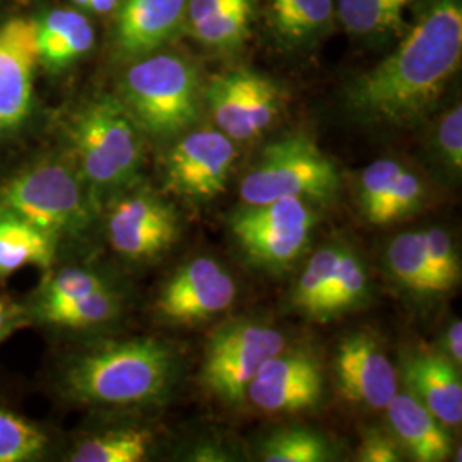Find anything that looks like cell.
I'll return each mask as SVG.
<instances>
[{"label":"cell","instance_id":"1","mask_svg":"<svg viewBox=\"0 0 462 462\" xmlns=\"http://www.w3.org/2000/svg\"><path fill=\"white\" fill-rule=\"evenodd\" d=\"M461 57V0H429L396 50L349 83L347 108L372 124L414 127L435 108Z\"/></svg>","mask_w":462,"mask_h":462},{"label":"cell","instance_id":"2","mask_svg":"<svg viewBox=\"0 0 462 462\" xmlns=\"http://www.w3.org/2000/svg\"><path fill=\"white\" fill-rule=\"evenodd\" d=\"M177 374V353L163 339L97 337L69 349L55 362L50 389L69 406L146 411L165 404Z\"/></svg>","mask_w":462,"mask_h":462},{"label":"cell","instance_id":"3","mask_svg":"<svg viewBox=\"0 0 462 462\" xmlns=\"http://www.w3.org/2000/svg\"><path fill=\"white\" fill-rule=\"evenodd\" d=\"M0 216L47 233L60 257L86 245L99 225V209L64 149H42L0 173Z\"/></svg>","mask_w":462,"mask_h":462},{"label":"cell","instance_id":"4","mask_svg":"<svg viewBox=\"0 0 462 462\" xmlns=\"http://www.w3.org/2000/svg\"><path fill=\"white\" fill-rule=\"evenodd\" d=\"M59 143L86 183L98 209L143 182L146 135L116 95L98 93L66 110L57 124Z\"/></svg>","mask_w":462,"mask_h":462},{"label":"cell","instance_id":"5","mask_svg":"<svg viewBox=\"0 0 462 462\" xmlns=\"http://www.w3.org/2000/svg\"><path fill=\"white\" fill-rule=\"evenodd\" d=\"M30 326L53 336H88L116 324L127 298L110 276L67 255L42 271L33 290L21 300Z\"/></svg>","mask_w":462,"mask_h":462},{"label":"cell","instance_id":"6","mask_svg":"<svg viewBox=\"0 0 462 462\" xmlns=\"http://www.w3.org/2000/svg\"><path fill=\"white\" fill-rule=\"evenodd\" d=\"M116 97L146 139L168 141L187 133L200 116L202 86L196 66L177 53L154 51L129 62Z\"/></svg>","mask_w":462,"mask_h":462},{"label":"cell","instance_id":"7","mask_svg":"<svg viewBox=\"0 0 462 462\" xmlns=\"http://www.w3.org/2000/svg\"><path fill=\"white\" fill-rule=\"evenodd\" d=\"M341 179L337 166L310 135L286 134L267 144L242 179L244 204H265L282 198H300L314 204L337 199Z\"/></svg>","mask_w":462,"mask_h":462},{"label":"cell","instance_id":"8","mask_svg":"<svg viewBox=\"0 0 462 462\" xmlns=\"http://www.w3.org/2000/svg\"><path fill=\"white\" fill-rule=\"evenodd\" d=\"M99 223L110 250L131 264H148L180 238V217L168 199L143 182L108 199Z\"/></svg>","mask_w":462,"mask_h":462},{"label":"cell","instance_id":"9","mask_svg":"<svg viewBox=\"0 0 462 462\" xmlns=\"http://www.w3.org/2000/svg\"><path fill=\"white\" fill-rule=\"evenodd\" d=\"M315 223L310 202L300 198L245 204L230 217L231 233L248 261L269 271L297 261L310 242Z\"/></svg>","mask_w":462,"mask_h":462},{"label":"cell","instance_id":"10","mask_svg":"<svg viewBox=\"0 0 462 462\" xmlns=\"http://www.w3.org/2000/svg\"><path fill=\"white\" fill-rule=\"evenodd\" d=\"M282 349L284 337L278 329L255 322L226 324L206 345L202 385L225 404H242L250 382Z\"/></svg>","mask_w":462,"mask_h":462},{"label":"cell","instance_id":"11","mask_svg":"<svg viewBox=\"0 0 462 462\" xmlns=\"http://www.w3.org/2000/svg\"><path fill=\"white\" fill-rule=\"evenodd\" d=\"M217 131L235 143H247L265 133L281 116L284 93L280 84L254 69L221 72L202 89Z\"/></svg>","mask_w":462,"mask_h":462},{"label":"cell","instance_id":"12","mask_svg":"<svg viewBox=\"0 0 462 462\" xmlns=\"http://www.w3.org/2000/svg\"><path fill=\"white\" fill-rule=\"evenodd\" d=\"M236 149L221 131H190L168 151L163 192L187 202H209L226 190Z\"/></svg>","mask_w":462,"mask_h":462},{"label":"cell","instance_id":"13","mask_svg":"<svg viewBox=\"0 0 462 462\" xmlns=\"http://www.w3.org/2000/svg\"><path fill=\"white\" fill-rule=\"evenodd\" d=\"M235 297L236 284L230 273L211 257H198L163 282L154 312L166 324L190 326L228 310Z\"/></svg>","mask_w":462,"mask_h":462},{"label":"cell","instance_id":"14","mask_svg":"<svg viewBox=\"0 0 462 462\" xmlns=\"http://www.w3.org/2000/svg\"><path fill=\"white\" fill-rule=\"evenodd\" d=\"M38 51L34 24L13 17L0 24V144L14 141L34 112Z\"/></svg>","mask_w":462,"mask_h":462},{"label":"cell","instance_id":"15","mask_svg":"<svg viewBox=\"0 0 462 462\" xmlns=\"http://www.w3.org/2000/svg\"><path fill=\"white\" fill-rule=\"evenodd\" d=\"M322 370L315 358L301 351H281L269 358L245 393V399L267 413L310 410L322 401Z\"/></svg>","mask_w":462,"mask_h":462},{"label":"cell","instance_id":"16","mask_svg":"<svg viewBox=\"0 0 462 462\" xmlns=\"http://www.w3.org/2000/svg\"><path fill=\"white\" fill-rule=\"evenodd\" d=\"M334 372L345 399L370 410H385L397 393V372L372 334L355 332L336 349Z\"/></svg>","mask_w":462,"mask_h":462},{"label":"cell","instance_id":"17","mask_svg":"<svg viewBox=\"0 0 462 462\" xmlns=\"http://www.w3.org/2000/svg\"><path fill=\"white\" fill-rule=\"evenodd\" d=\"M189 0H120L116 9L114 50L124 62L163 49L183 30Z\"/></svg>","mask_w":462,"mask_h":462},{"label":"cell","instance_id":"18","mask_svg":"<svg viewBox=\"0 0 462 462\" xmlns=\"http://www.w3.org/2000/svg\"><path fill=\"white\" fill-rule=\"evenodd\" d=\"M423 200V182L396 160H377L358 179L360 209L374 226H387L413 215Z\"/></svg>","mask_w":462,"mask_h":462},{"label":"cell","instance_id":"19","mask_svg":"<svg viewBox=\"0 0 462 462\" xmlns=\"http://www.w3.org/2000/svg\"><path fill=\"white\" fill-rule=\"evenodd\" d=\"M156 430L137 420L103 423L59 440L53 459L66 462H141L156 447Z\"/></svg>","mask_w":462,"mask_h":462},{"label":"cell","instance_id":"20","mask_svg":"<svg viewBox=\"0 0 462 462\" xmlns=\"http://www.w3.org/2000/svg\"><path fill=\"white\" fill-rule=\"evenodd\" d=\"M402 379L413 396L446 427L461 425V374L444 353L431 349L408 353L402 360Z\"/></svg>","mask_w":462,"mask_h":462},{"label":"cell","instance_id":"21","mask_svg":"<svg viewBox=\"0 0 462 462\" xmlns=\"http://www.w3.org/2000/svg\"><path fill=\"white\" fill-rule=\"evenodd\" d=\"M38 66L49 74H62L95 47V30L79 9L59 7L34 19Z\"/></svg>","mask_w":462,"mask_h":462},{"label":"cell","instance_id":"22","mask_svg":"<svg viewBox=\"0 0 462 462\" xmlns=\"http://www.w3.org/2000/svg\"><path fill=\"white\" fill-rule=\"evenodd\" d=\"M385 410L393 435L414 461L442 462L450 456L446 425L413 394L396 393Z\"/></svg>","mask_w":462,"mask_h":462},{"label":"cell","instance_id":"23","mask_svg":"<svg viewBox=\"0 0 462 462\" xmlns=\"http://www.w3.org/2000/svg\"><path fill=\"white\" fill-rule=\"evenodd\" d=\"M255 0H189L183 30L206 49H240L250 33Z\"/></svg>","mask_w":462,"mask_h":462},{"label":"cell","instance_id":"24","mask_svg":"<svg viewBox=\"0 0 462 462\" xmlns=\"http://www.w3.org/2000/svg\"><path fill=\"white\" fill-rule=\"evenodd\" d=\"M265 16L281 47L307 49L329 33L336 0H265Z\"/></svg>","mask_w":462,"mask_h":462},{"label":"cell","instance_id":"25","mask_svg":"<svg viewBox=\"0 0 462 462\" xmlns=\"http://www.w3.org/2000/svg\"><path fill=\"white\" fill-rule=\"evenodd\" d=\"M59 437L49 425L0 396V462H45L55 457Z\"/></svg>","mask_w":462,"mask_h":462},{"label":"cell","instance_id":"26","mask_svg":"<svg viewBox=\"0 0 462 462\" xmlns=\"http://www.w3.org/2000/svg\"><path fill=\"white\" fill-rule=\"evenodd\" d=\"M59 257L60 247L47 233L16 217L0 216V282L24 267L45 271Z\"/></svg>","mask_w":462,"mask_h":462},{"label":"cell","instance_id":"27","mask_svg":"<svg viewBox=\"0 0 462 462\" xmlns=\"http://www.w3.org/2000/svg\"><path fill=\"white\" fill-rule=\"evenodd\" d=\"M416 0H336V16L347 33L382 38L406 30V13Z\"/></svg>","mask_w":462,"mask_h":462},{"label":"cell","instance_id":"28","mask_svg":"<svg viewBox=\"0 0 462 462\" xmlns=\"http://www.w3.org/2000/svg\"><path fill=\"white\" fill-rule=\"evenodd\" d=\"M341 247L328 245L317 250L298 278L293 303L303 314L328 317L330 288L339 263Z\"/></svg>","mask_w":462,"mask_h":462},{"label":"cell","instance_id":"29","mask_svg":"<svg viewBox=\"0 0 462 462\" xmlns=\"http://www.w3.org/2000/svg\"><path fill=\"white\" fill-rule=\"evenodd\" d=\"M387 263L394 278L406 290L416 295L433 297L423 231L397 235L387 250Z\"/></svg>","mask_w":462,"mask_h":462},{"label":"cell","instance_id":"30","mask_svg":"<svg viewBox=\"0 0 462 462\" xmlns=\"http://www.w3.org/2000/svg\"><path fill=\"white\" fill-rule=\"evenodd\" d=\"M267 462H322L332 459L329 442L307 429H288L271 435L261 450Z\"/></svg>","mask_w":462,"mask_h":462},{"label":"cell","instance_id":"31","mask_svg":"<svg viewBox=\"0 0 462 462\" xmlns=\"http://www.w3.org/2000/svg\"><path fill=\"white\" fill-rule=\"evenodd\" d=\"M366 290L368 274L362 259L355 252L341 247L339 263L330 288L328 315L339 314L360 305L366 295Z\"/></svg>","mask_w":462,"mask_h":462},{"label":"cell","instance_id":"32","mask_svg":"<svg viewBox=\"0 0 462 462\" xmlns=\"http://www.w3.org/2000/svg\"><path fill=\"white\" fill-rule=\"evenodd\" d=\"M423 240L427 248V263L433 295H446L461 280V263L457 252L450 236L440 228L423 231Z\"/></svg>","mask_w":462,"mask_h":462},{"label":"cell","instance_id":"33","mask_svg":"<svg viewBox=\"0 0 462 462\" xmlns=\"http://www.w3.org/2000/svg\"><path fill=\"white\" fill-rule=\"evenodd\" d=\"M437 146L447 165L456 171L462 168V108L457 103L447 112L437 127Z\"/></svg>","mask_w":462,"mask_h":462},{"label":"cell","instance_id":"34","mask_svg":"<svg viewBox=\"0 0 462 462\" xmlns=\"http://www.w3.org/2000/svg\"><path fill=\"white\" fill-rule=\"evenodd\" d=\"M404 448L397 442L396 437L383 430L372 429L366 431L358 448V461L397 462L402 459Z\"/></svg>","mask_w":462,"mask_h":462},{"label":"cell","instance_id":"35","mask_svg":"<svg viewBox=\"0 0 462 462\" xmlns=\"http://www.w3.org/2000/svg\"><path fill=\"white\" fill-rule=\"evenodd\" d=\"M23 329H32L21 300L0 293V345Z\"/></svg>","mask_w":462,"mask_h":462},{"label":"cell","instance_id":"36","mask_svg":"<svg viewBox=\"0 0 462 462\" xmlns=\"http://www.w3.org/2000/svg\"><path fill=\"white\" fill-rule=\"evenodd\" d=\"M444 347H446V355L448 360H452L454 364H462V322L461 320H454L448 329L446 330V337H444Z\"/></svg>","mask_w":462,"mask_h":462},{"label":"cell","instance_id":"37","mask_svg":"<svg viewBox=\"0 0 462 462\" xmlns=\"http://www.w3.org/2000/svg\"><path fill=\"white\" fill-rule=\"evenodd\" d=\"M118 2H120V0H89L88 11H89V13H95V14H99V16H105V14L116 13Z\"/></svg>","mask_w":462,"mask_h":462},{"label":"cell","instance_id":"38","mask_svg":"<svg viewBox=\"0 0 462 462\" xmlns=\"http://www.w3.org/2000/svg\"><path fill=\"white\" fill-rule=\"evenodd\" d=\"M72 4H74L79 11H88V4H89V0H72Z\"/></svg>","mask_w":462,"mask_h":462}]
</instances>
